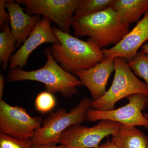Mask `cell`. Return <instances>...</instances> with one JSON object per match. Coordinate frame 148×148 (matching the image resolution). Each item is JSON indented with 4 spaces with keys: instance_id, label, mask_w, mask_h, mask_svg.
<instances>
[{
    "instance_id": "cell-9",
    "label": "cell",
    "mask_w": 148,
    "mask_h": 148,
    "mask_svg": "<svg viewBox=\"0 0 148 148\" xmlns=\"http://www.w3.org/2000/svg\"><path fill=\"white\" fill-rule=\"evenodd\" d=\"M121 125L103 120L91 127L80 124L72 125L62 133L60 143L71 148H96L103 139L116 132Z\"/></svg>"
},
{
    "instance_id": "cell-23",
    "label": "cell",
    "mask_w": 148,
    "mask_h": 148,
    "mask_svg": "<svg viewBox=\"0 0 148 148\" xmlns=\"http://www.w3.org/2000/svg\"><path fill=\"white\" fill-rule=\"evenodd\" d=\"M5 79L1 73L0 74V101L2 100L3 95L4 88Z\"/></svg>"
},
{
    "instance_id": "cell-4",
    "label": "cell",
    "mask_w": 148,
    "mask_h": 148,
    "mask_svg": "<svg viewBox=\"0 0 148 148\" xmlns=\"http://www.w3.org/2000/svg\"><path fill=\"white\" fill-rule=\"evenodd\" d=\"M115 74L112 85L102 98L90 101V108L101 111L114 110L123 98L136 94L148 96V86L133 73L125 59L114 58Z\"/></svg>"
},
{
    "instance_id": "cell-10",
    "label": "cell",
    "mask_w": 148,
    "mask_h": 148,
    "mask_svg": "<svg viewBox=\"0 0 148 148\" xmlns=\"http://www.w3.org/2000/svg\"><path fill=\"white\" fill-rule=\"evenodd\" d=\"M49 19L43 17L34 27L23 45L12 56L9 62L10 69H21L28 64L29 56L39 46L45 43H58L53 34Z\"/></svg>"
},
{
    "instance_id": "cell-2",
    "label": "cell",
    "mask_w": 148,
    "mask_h": 148,
    "mask_svg": "<svg viewBox=\"0 0 148 148\" xmlns=\"http://www.w3.org/2000/svg\"><path fill=\"white\" fill-rule=\"evenodd\" d=\"M72 27L75 37L88 36L99 48L116 45L130 32V25L123 22L111 7L82 18L73 17Z\"/></svg>"
},
{
    "instance_id": "cell-11",
    "label": "cell",
    "mask_w": 148,
    "mask_h": 148,
    "mask_svg": "<svg viewBox=\"0 0 148 148\" xmlns=\"http://www.w3.org/2000/svg\"><path fill=\"white\" fill-rule=\"evenodd\" d=\"M148 40V11L131 31L116 45L103 49L106 58L121 57L127 62L133 59L140 47Z\"/></svg>"
},
{
    "instance_id": "cell-8",
    "label": "cell",
    "mask_w": 148,
    "mask_h": 148,
    "mask_svg": "<svg viewBox=\"0 0 148 148\" xmlns=\"http://www.w3.org/2000/svg\"><path fill=\"white\" fill-rule=\"evenodd\" d=\"M148 96L136 94L128 97L125 106L112 110L101 111L90 108L86 120L89 122L108 120L126 126H141L148 129V119L142 113L147 107Z\"/></svg>"
},
{
    "instance_id": "cell-22",
    "label": "cell",
    "mask_w": 148,
    "mask_h": 148,
    "mask_svg": "<svg viewBox=\"0 0 148 148\" xmlns=\"http://www.w3.org/2000/svg\"><path fill=\"white\" fill-rule=\"evenodd\" d=\"M65 146L60 145L56 146V144H49L45 145H33L31 148H64Z\"/></svg>"
},
{
    "instance_id": "cell-13",
    "label": "cell",
    "mask_w": 148,
    "mask_h": 148,
    "mask_svg": "<svg viewBox=\"0 0 148 148\" xmlns=\"http://www.w3.org/2000/svg\"><path fill=\"white\" fill-rule=\"evenodd\" d=\"M10 17L11 33L16 40V46L24 43L37 23L41 20L39 15H31L24 12L16 1L5 0Z\"/></svg>"
},
{
    "instance_id": "cell-12",
    "label": "cell",
    "mask_w": 148,
    "mask_h": 148,
    "mask_svg": "<svg viewBox=\"0 0 148 148\" xmlns=\"http://www.w3.org/2000/svg\"><path fill=\"white\" fill-rule=\"evenodd\" d=\"M114 70V59L106 58L92 68L73 75L88 89L92 100H97L106 94L109 78Z\"/></svg>"
},
{
    "instance_id": "cell-1",
    "label": "cell",
    "mask_w": 148,
    "mask_h": 148,
    "mask_svg": "<svg viewBox=\"0 0 148 148\" xmlns=\"http://www.w3.org/2000/svg\"><path fill=\"white\" fill-rule=\"evenodd\" d=\"M53 34L59 43L49 48L54 60L68 73L90 69L106 59L103 50L90 39L84 41L53 26Z\"/></svg>"
},
{
    "instance_id": "cell-24",
    "label": "cell",
    "mask_w": 148,
    "mask_h": 148,
    "mask_svg": "<svg viewBox=\"0 0 148 148\" xmlns=\"http://www.w3.org/2000/svg\"><path fill=\"white\" fill-rule=\"evenodd\" d=\"M96 148H118L112 141H108L106 143L99 145Z\"/></svg>"
},
{
    "instance_id": "cell-5",
    "label": "cell",
    "mask_w": 148,
    "mask_h": 148,
    "mask_svg": "<svg viewBox=\"0 0 148 148\" xmlns=\"http://www.w3.org/2000/svg\"><path fill=\"white\" fill-rule=\"evenodd\" d=\"M90 101L89 98H83L70 112L60 108L51 114L30 139L33 145L60 143L61 135L65 130L86 120Z\"/></svg>"
},
{
    "instance_id": "cell-7",
    "label": "cell",
    "mask_w": 148,
    "mask_h": 148,
    "mask_svg": "<svg viewBox=\"0 0 148 148\" xmlns=\"http://www.w3.org/2000/svg\"><path fill=\"white\" fill-rule=\"evenodd\" d=\"M41 117H32L25 109L0 101V132L12 138L30 140L41 126Z\"/></svg>"
},
{
    "instance_id": "cell-14",
    "label": "cell",
    "mask_w": 148,
    "mask_h": 148,
    "mask_svg": "<svg viewBox=\"0 0 148 148\" xmlns=\"http://www.w3.org/2000/svg\"><path fill=\"white\" fill-rule=\"evenodd\" d=\"M112 137L118 148H148V137L136 126L121 124Z\"/></svg>"
},
{
    "instance_id": "cell-16",
    "label": "cell",
    "mask_w": 148,
    "mask_h": 148,
    "mask_svg": "<svg viewBox=\"0 0 148 148\" xmlns=\"http://www.w3.org/2000/svg\"><path fill=\"white\" fill-rule=\"evenodd\" d=\"M16 42L9 26L5 24L0 33V63L4 71L8 67L12 54L15 49Z\"/></svg>"
},
{
    "instance_id": "cell-15",
    "label": "cell",
    "mask_w": 148,
    "mask_h": 148,
    "mask_svg": "<svg viewBox=\"0 0 148 148\" xmlns=\"http://www.w3.org/2000/svg\"><path fill=\"white\" fill-rule=\"evenodd\" d=\"M111 7L123 22L129 24L138 22L148 11V0H114Z\"/></svg>"
},
{
    "instance_id": "cell-19",
    "label": "cell",
    "mask_w": 148,
    "mask_h": 148,
    "mask_svg": "<svg viewBox=\"0 0 148 148\" xmlns=\"http://www.w3.org/2000/svg\"><path fill=\"white\" fill-rule=\"evenodd\" d=\"M56 105V100L53 93L46 91L40 92L36 97L35 108L42 113H46L53 110Z\"/></svg>"
},
{
    "instance_id": "cell-25",
    "label": "cell",
    "mask_w": 148,
    "mask_h": 148,
    "mask_svg": "<svg viewBox=\"0 0 148 148\" xmlns=\"http://www.w3.org/2000/svg\"><path fill=\"white\" fill-rule=\"evenodd\" d=\"M141 51L148 55V43L144 44L141 47Z\"/></svg>"
},
{
    "instance_id": "cell-17",
    "label": "cell",
    "mask_w": 148,
    "mask_h": 148,
    "mask_svg": "<svg viewBox=\"0 0 148 148\" xmlns=\"http://www.w3.org/2000/svg\"><path fill=\"white\" fill-rule=\"evenodd\" d=\"M114 0H80L73 18H78L98 13L112 6Z\"/></svg>"
},
{
    "instance_id": "cell-28",
    "label": "cell",
    "mask_w": 148,
    "mask_h": 148,
    "mask_svg": "<svg viewBox=\"0 0 148 148\" xmlns=\"http://www.w3.org/2000/svg\"><path fill=\"white\" fill-rule=\"evenodd\" d=\"M147 104H148V97L147 98Z\"/></svg>"
},
{
    "instance_id": "cell-18",
    "label": "cell",
    "mask_w": 148,
    "mask_h": 148,
    "mask_svg": "<svg viewBox=\"0 0 148 148\" xmlns=\"http://www.w3.org/2000/svg\"><path fill=\"white\" fill-rule=\"evenodd\" d=\"M127 64L135 75L143 79L148 86V55L142 51H139Z\"/></svg>"
},
{
    "instance_id": "cell-26",
    "label": "cell",
    "mask_w": 148,
    "mask_h": 148,
    "mask_svg": "<svg viewBox=\"0 0 148 148\" xmlns=\"http://www.w3.org/2000/svg\"><path fill=\"white\" fill-rule=\"evenodd\" d=\"M147 106V107L148 108V104H147V106ZM144 115H145V116L148 119V114H144Z\"/></svg>"
},
{
    "instance_id": "cell-3",
    "label": "cell",
    "mask_w": 148,
    "mask_h": 148,
    "mask_svg": "<svg viewBox=\"0 0 148 148\" xmlns=\"http://www.w3.org/2000/svg\"><path fill=\"white\" fill-rule=\"evenodd\" d=\"M47 57L45 65L37 70L25 71L21 69H11L8 74V79L11 82L32 81L42 83L47 91L59 92L69 98L76 94L77 87L82 85L78 78L66 71L54 60L49 48L44 51Z\"/></svg>"
},
{
    "instance_id": "cell-6",
    "label": "cell",
    "mask_w": 148,
    "mask_h": 148,
    "mask_svg": "<svg viewBox=\"0 0 148 148\" xmlns=\"http://www.w3.org/2000/svg\"><path fill=\"white\" fill-rule=\"evenodd\" d=\"M29 15H42L66 33H71L73 14L80 0H17Z\"/></svg>"
},
{
    "instance_id": "cell-20",
    "label": "cell",
    "mask_w": 148,
    "mask_h": 148,
    "mask_svg": "<svg viewBox=\"0 0 148 148\" xmlns=\"http://www.w3.org/2000/svg\"><path fill=\"white\" fill-rule=\"evenodd\" d=\"M33 144L30 140H21L0 133V148H31Z\"/></svg>"
},
{
    "instance_id": "cell-27",
    "label": "cell",
    "mask_w": 148,
    "mask_h": 148,
    "mask_svg": "<svg viewBox=\"0 0 148 148\" xmlns=\"http://www.w3.org/2000/svg\"><path fill=\"white\" fill-rule=\"evenodd\" d=\"M64 148H71L69 147H66V146H65V147H64Z\"/></svg>"
},
{
    "instance_id": "cell-21",
    "label": "cell",
    "mask_w": 148,
    "mask_h": 148,
    "mask_svg": "<svg viewBox=\"0 0 148 148\" xmlns=\"http://www.w3.org/2000/svg\"><path fill=\"white\" fill-rule=\"evenodd\" d=\"M5 0L0 1V27L2 31L5 24L10 22V17L8 13L5 10Z\"/></svg>"
}]
</instances>
